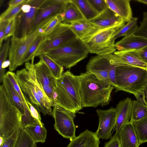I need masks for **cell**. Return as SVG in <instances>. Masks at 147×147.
<instances>
[{
	"mask_svg": "<svg viewBox=\"0 0 147 147\" xmlns=\"http://www.w3.org/2000/svg\"><path fill=\"white\" fill-rule=\"evenodd\" d=\"M46 35L42 33L40 34L35 39L21 59L19 66L22 65L24 63L27 62L35 57L36 52L38 48L45 39Z\"/></svg>",
	"mask_w": 147,
	"mask_h": 147,
	"instance_id": "29",
	"label": "cell"
},
{
	"mask_svg": "<svg viewBox=\"0 0 147 147\" xmlns=\"http://www.w3.org/2000/svg\"><path fill=\"white\" fill-rule=\"evenodd\" d=\"M78 76L82 108L103 107L109 104L114 86L89 72L81 73Z\"/></svg>",
	"mask_w": 147,
	"mask_h": 147,
	"instance_id": "1",
	"label": "cell"
},
{
	"mask_svg": "<svg viewBox=\"0 0 147 147\" xmlns=\"http://www.w3.org/2000/svg\"><path fill=\"white\" fill-rule=\"evenodd\" d=\"M114 54L129 65L137 66L147 70V64L144 62L141 58L139 51H117L114 52Z\"/></svg>",
	"mask_w": 147,
	"mask_h": 147,
	"instance_id": "24",
	"label": "cell"
},
{
	"mask_svg": "<svg viewBox=\"0 0 147 147\" xmlns=\"http://www.w3.org/2000/svg\"><path fill=\"white\" fill-rule=\"evenodd\" d=\"M31 6L28 3L23 5L22 8V11L24 13L29 12L31 9Z\"/></svg>",
	"mask_w": 147,
	"mask_h": 147,
	"instance_id": "49",
	"label": "cell"
},
{
	"mask_svg": "<svg viewBox=\"0 0 147 147\" xmlns=\"http://www.w3.org/2000/svg\"><path fill=\"white\" fill-rule=\"evenodd\" d=\"M61 21L62 18L60 15L55 16L44 29L42 33L46 35L51 31L59 23L61 22Z\"/></svg>",
	"mask_w": 147,
	"mask_h": 147,
	"instance_id": "42",
	"label": "cell"
},
{
	"mask_svg": "<svg viewBox=\"0 0 147 147\" xmlns=\"http://www.w3.org/2000/svg\"><path fill=\"white\" fill-rule=\"evenodd\" d=\"M3 85L13 103L23 115L24 114L26 108L23 102L10 81L5 75L3 81Z\"/></svg>",
	"mask_w": 147,
	"mask_h": 147,
	"instance_id": "26",
	"label": "cell"
},
{
	"mask_svg": "<svg viewBox=\"0 0 147 147\" xmlns=\"http://www.w3.org/2000/svg\"><path fill=\"white\" fill-rule=\"evenodd\" d=\"M40 86L51 101L52 106H53V96L55 87L48 86H41L40 85Z\"/></svg>",
	"mask_w": 147,
	"mask_h": 147,
	"instance_id": "45",
	"label": "cell"
},
{
	"mask_svg": "<svg viewBox=\"0 0 147 147\" xmlns=\"http://www.w3.org/2000/svg\"><path fill=\"white\" fill-rule=\"evenodd\" d=\"M94 9L99 14L109 8L105 0H88Z\"/></svg>",
	"mask_w": 147,
	"mask_h": 147,
	"instance_id": "38",
	"label": "cell"
},
{
	"mask_svg": "<svg viewBox=\"0 0 147 147\" xmlns=\"http://www.w3.org/2000/svg\"><path fill=\"white\" fill-rule=\"evenodd\" d=\"M5 75L10 80L15 90L22 100L26 108L25 113L30 112L26 102V100L28 99L24 94L21 89L16 74L14 72L9 71H7Z\"/></svg>",
	"mask_w": 147,
	"mask_h": 147,
	"instance_id": "35",
	"label": "cell"
},
{
	"mask_svg": "<svg viewBox=\"0 0 147 147\" xmlns=\"http://www.w3.org/2000/svg\"><path fill=\"white\" fill-rule=\"evenodd\" d=\"M127 64L114 54H110L92 57L87 64L86 71L95 76L99 79L117 87L115 71L118 66Z\"/></svg>",
	"mask_w": 147,
	"mask_h": 147,
	"instance_id": "6",
	"label": "cell"
},
{
	"mask_svg": "<svg viewBox=\"0 0 147 147\" xmlns=\"http://www.w3.org/2000/svg\"><path fill=\"white\" fill-rule=\"evenodd\" d=\"M48 24L39 27L24 38H19L13 36L10 39L9 52L10 71H14L19 66L22 57L37 37L42 33Z\"/></svg>",
	"mask_w": 147,
	"mask_h": 147,
	"instance_id": "9",
	"label": "cell"
},
{
	"mask_svg": "<svg viewBox=\"0 0 147 147\" xmlns=\"http://www.w3.org/2000/svg\"><path fill=\"white\" fill-rule=\"evenodd\" d=\"M34 57L31 59V63L29 61L25 63L26 69L28 75L34 84L35 89L40 99L42 104L47 110L48 115H52V104L42 87L38 82L36 77L34 61Z\"/></svg>",
	"mask_w": 147,
	"mask_h": 147,
	"instance_id": "20",
	"label": "cell"
},
{
	"mask_svg": "<svg viewBox=\"0 0 147 147\" xmlns=\"http://www.w3.org/2000/svg\"><path fill=\"white\" fill-rule=\"evenodd\" d=\"M37 80L40 85L55 87L57 79L53 75L50 69L41 59L34 65Z\"/></svg>",
	"mask_w": 147,
	"mask_h": 147,
	"instance_id": "23",
	"label": "cell"
},
{
	"mask_svg": "<svg viewBox=\"0 0 147 147\" xmlns=\"http://www.w3.org/2000/svg\"><path fill=\"white\" fill-rule=\"evenodd\" d=\"M143 16V19L140 23V25L134 34L147 38V12H144Z\"/></svg>",
	"mask_w": 147,
	"mask_h": 147,
	"instance_id": "37",
	"label": "cell"
},
{
	"mask_svg": "<svg viewBox=\"0 0 147 147\" xmlns=\"http://www.w3.org/2000/svg\"><path fill=\"white\" fill-rule=\"evenodd\" d=\"M76 6L85 19L90 20L99 14L94 9L88 0H71Z\"/></svg>",
	"mask_w": 147,
	"mask_h": 147,
	"instance_id": "28",
	"label": "cell"
},
{
	"mask_svg": "<svg viewBox=\"0 0 147 147\" xmlns=\"http://www.w3.org/2000/svg\"><path fill=\"white\" fill-rule=\"evenodd\" d=\"M88 21L100 30L123 26L125 25V22L123 19L109 8Z\"/></svg>",
	"mask_w": 147,
	"mask_h": 147,
	"instance_id": "15",
	"label": "cell"
},
{
	"mask_svg": "<svg viewBox=\"0 0 147 147\" xmlns=\"http://www.w3.org/2000/svg\"><path fill=\"white\" fill-rule=\"evenodd\" d=\"M115 92L122 90L136 97L147 86V70L134 66L121 65L115 71Z\"/></svg>",
	"mask_w": 147,
	"mask_h": 147,
	"instance_id": "3",
	"label": "cell"
},
{
	"mask_svg": "<svg viewBox=\"0 0 147 147\" xmlns=\"http://www.w3.org/2000/svg\"><path fill=\"white\" fill-rule=\"evenodd\" d=\"M52 115L55 120L54 128L65 138L71 140L76 136L74 122L75 114L67 111L57 105L53 107Z\"/></svg>",
	"mask_w": 147,
	"mask_h": 147,
	"instance_id": "11",
	"label": "cell"
},
{
	"mask_svg": "<svg viewBox=\"0 0 147 147\" xmlns=\"http://www.w3.org/2000/svg\"><path fill=\"white\" fill-rule=\"evenodd\" d=\"M10 42V39L9 38L0 47V67L3 63L6 60L8 56H9Z\"/></svg>",
	"mask_w": 147,
	"mask_h": 147,
	"instance_id": "39",
	"label": "cell"
},
{
	"mask_svg": "<svg viewBox=\"0 0 147 147\" xmlns=\"http://www.w3.org/2000/svg\"><path fill=\"white\" fill-rule=\"evenodd\" d=\"M118 135L120 147H138L140 145L134 128L130 122L121 127Z\"/></svg>",
	"mask_w": 147,
	"mask_h": 147,
	"instance_id": "19",
	"label": "cell"
},
{
	"mask_svg": "<svg viewBox=\"0 0 147 147\" xmlns=\"http://www.w3.org/2000/svg\"><path fill=\"white\" fill-rule=\"evenodd\" d=\"M46 0H29L30 11L23 13L22 10L16 17V27L13 36L24 38L32 33V29L36 13Z\"/></svg>",
	"mask_w": 147,
	"mask_h": 147,
	"instance_id": "12",
	"label": "cell"
},
{
	"mask_svg": "<svg viewBox=\"0 0 147 147\" xmlns=\"http://www.w3.org/2000/svg\"><path fill=\"white\" fill-rule=\"evenodd\" d=\"M130 122L134 128L140 145L147 142V117L139 121Z\"/></svg>",
	"mask_w": 147,
	"mask_h": 147,
	"instance_id": "33",
	"label": "cell"
},
{
	"mask_svg": "<svg viewBox=\"0 0 147 147\" xmlns=\"http://www.w3.org/2000/svg\"><path fill=\"white\" fill-rule=\"evenodd\" d=\"M22 129H17L10 137L4 142L1 147H14Z\"/></svg>",
	"mask_w": 147,
	"mask_h": 147,
	"instance_id": "41",
	"label": "cell"
},
{
	"mask_svg": "<svg viewBox=\"0 0 147 147\" xmlns=\"http://www.w3.org/2000/svg\"><path fill=\"white\" fill-rule=\"evenodd\" d=\"M136 1L139 2L147 5V0H136Z\"/></svg>",
	"mask_w": 147,
	"mask_h": 147,
	"instance_id": "51",
	"label": "cell"
},
{
	"mask_svg": "<svg viewBox=\"0 0 147 147\" xmlns=\"http://www.w3.org/2000/svg\"><path fill=\"white\" fill-rule=\"evenodd\" d=\"M123 26H118L100 30L90 38L83 42L91 53L102 56L112 54L116 50L112 39Z\"/></svg>",
	"mask_w": 147,
	"mask_h": 147,
	"instance_id": "7",
	"label": "cell"
},
{
	"mask_svg": "<svg viewBox=\"0 0 147 147\" xmlns=\"http://www.w3.org/2000/svg\"><path fill=\"white\" fill-rule=\"evenodd\" d=\"M53 103L75 114L82 109L78 76L67 70L57 79Z\"/></svg>",
	"mask_w": 147,
	"mask_h": 147,
	"instance_id": "2",
	"label": "cell"
},
{
	"mask_svg": "<svg viewBox=\"0 0 147 147\" xmlns=\"http://www.w3.org/2000/svg\"><path fill=\"white\" fill-rule=\"evenodd\" d=\"M99 139L96 132L86 129L72 139L67 147H99Z\"/></svg>",
	"mask_w": 147,
	"mask_h": 147,
	"instance_id": "21",
	"label": "cell"
},
{
	"mask_svg": "<svg viewBox=\"0 0 147 147\" xmlns=\"http://www.w3.org/2000/svg\"><path fill=\"white\" fill-rule=\"evenodd\" d=\"M96 112L99 119L98 127L96 131L98 137L102 139H111L116 122L115 109L111 107L106 110L97 109Z\"/></svg>",
	"mask_w": 147,
	"mask_h": 147,
	"instance_id": "14",
	"label": "cell"
},
{
	"mask_svg": "<svg viewBox=\"0 0 147 147\" xmlns=\"http://www.w3.org/2000/svg\"><path fill=\"white\" fill-rule=\"evenodd\" d=\"M9 21L0 23V47L1 46L3 41L4 40L5 28Z\"/></svg>",
	"mask_w": 147,
	"mask_h": 147,
	"instance_id": "46",
	"label": "cell"
},
{
	"mask_svg": "<svg viewBox=\"0 0 147 147\" xmlns=\"http://www.w3.org/2000/svg\"><path fill=\"white\" fill-rule=\"evenodd\" d=\"M118 51H139L147 46V38L132 34L115 44Z\"/></svg>",
	"mask_w": 147,
	"mask_h": 147,
	"instance_id": "17",
	"label": "cell"
},
{
	"mask_svg": "<svg viewBox=\"0 0 147 147\" xmlns=\"http://www.w3.org/2000/svg\"><path fill=\"white\" fill-rule=\"evenodd\" d=\"M26 102L29 108L32 116L36 119L41 125H44V124L42 122L41 118L39 112L30 102L28 99L26 100Z\"/></svg>",
	"mask_w": 147,
	"mask_h": 147,
	"instance_id": "43",
	"label": "cell"
},
{
	"mask_svg": "<svg viewBox=\"0 0 147 147\" xmlns=\"http://www.w3.org/2000/svg\"><path fill=\"white\" fill-rule=\"evenodd\" d=\"M76 38V35L70 28L69 24L61 22L46 34V38L37 49L35 56L45 54Z\"/></svg>",
	"mask_w": 147,
	"mask_h": 147,
	"instance_id": "8",
	"label": "cell"
},
{
	"mask_svg": "<svg viewBox=\"0 0 147 147\" xmlns=\"http://www.w3.org/2000/svg\"><path fill=\"white\" fill-rule=\"evenodd\" d=\"M138 20L137 18L133 17L125 25L117 32L112 39L113 42L114 43L115 40L119 37L134 34L138 28L137 24Z\"/></svg>",
	"mask_w": 147,
	"mask_h": 147,
	"instance_id": "31",
	"label": "cell"
},
{
	"mask_svg": "<svg viewBox=\"0 0 147 147\" xmlns=\"http://www.w3.org/2000/svg\"><path fill=\"white\" fill-rule=\"evenodd\" d=\"M104 147H120V140L118 134H115L109 141L105 143Z\"/></svg>",
	"mask_w": 147,
	"mask_h": 147,
	"instance_id": "44",
	"label": "cell"
},
{
	"mask_svg": "<svg viewBox=\"0 0 147 147\" xmlns=\"http://www.w3.org/2000/svg\"><path fill=\"white\" fill-rule=\"evenodd\" d=\"M144 98L147 106V86L143 90Z\"/></svg>",
	"mask_w": 147,
	"mask_h": 147,
	"instance_id": "50",
	"label": "cell"
},
{
	"mask_svg": "<svg viewBox=\"0 0 147 147\" xmlns=\"http://www.w3.org/2000/svg\"><path fill=\"white\" fill-rule=\"evenodd\" d=\"M133 100L127 97L120 101L115 108L116 120L115 127L112 131L118 134L121 127L125 123L129 122L131 119Z\"/></svg>",
	"mask_w": 147,
	"mask_h": 147,
	"instance_id": "16",
	"label": "cell"
},
{
	"mask_svg": "<svg viewBox=\"0 0 147 147\" xmlns=\"http://www.w3.org/2000/svg\"><path fill=\"white\" fill-rule=\"evenodd\" d=\"M14 147H37L36 143L25 129H22Z\"/></svg>",
	"mask_w": 147,
	"mask_h": 147,
	"instance_id": "34",
	"label": "cell"
},
{
	"mask_svg": "<svg viewBox=\"0 0 147 147\" xmlns=\"http://www.w3.org/2000/svg\"><path fill=\"white\" fill-rule=\"evenodd\" d=\"M36 143H44L46 139L47 131L44 125L38 122L25 128Z\"/></svg>",
	"mask_w": 147,
	"mask_h": 147,
	"instance_id": "27",
	"label": "cell"
},
{
	"mask_svg": "<svg viewBox=\"0 0 147 147\" xmlns=\"http://www.w3.org/2000/svg\"><path fill=\"white\" fill-rule=\"evenodd\" d=\"M89 53L83 42L76 38L45 54L60 65L70 69L86 57Z\"/></svg>",
	"mask_w": 147,
	"mask_h": 147,
	"instance_id": "5",
	"label": "cell"
},
{
	"mask_svg": "<svg viewBox=\"0 0 147 147\" xmlns=\"http://www.w3.org/2000/svg\"><path fill=\"white\" fill-rule=\"evenodd\" d=\"M16 17L9 20L5 29L4 40L14 35L16 30Z\"/></svg>",
	"mask_w": 147,
	"mask_h": 147,
	"instance_id": "40",
	"label": "cell"
},
{
	"mask_svg": "<svg viewBox=\"0 0 147 147\" xmlns=\"http://www.w3.org/2000/svg\"><path fill=\"white\" fill-rule=\"evenodd\" d=\"M16 75L22 92L27 95L31 102L39 112H41L44 115H48L36 92L34 83L29 77L26 69L24 68L17 71Z\"/></svg>",
	"mask_w": 147,
	"mask_h": 147,
	"instance_id": "13",
	"label": "cell"
},
{
	"mask_svg": "<svg viewBox=\"0 0 147 147\" xmlns=\"http://www.w3.org/2000/svg\"><path fill=\"white\" fill-rule=\"evenodd\" d=\"M147 117V106L141 102L133 100L129 122L140 120Z\"/></svg>",
	"mask_w": 147,
	"mask_h": 147,
	"instance_id": "30",
	"label": "cell"
},
{
	"mask_svg": "<svg viewBox=\"0 0 147 147\" xmlns=\"http://www.w3.org/2000/svg\"><path fill=\"white\" fill-rule=\"evenodd\" d=\"M60 16L62 18L61 22L67 24L85 19L78 8L71 0H68L64 11Z\"/></svg>",
	"mask_w": 147,
	"mask_h": 147,
	"instance_id": "25",
	"label": "cell"
},
{
	"mask_svg": "<svg viewBox=\"0 0 147 147\" xmlns=\"http://www.w3.org/2000/svg\"><path fill=\"white\" fill-rule=\"evenodd\" d=\"M139 52L142 61L147 64V46L139 51Z\"/></svg>",
	"mask_w": 147,
	"mask_h": 147,
	"instance_id": "47",
	"label": "cell"
},
{
	"mask_svg": "<svg viewBox=\"0 0 147 147\" xmlns=\"http://www.w3.org/2000/svg\"><path fill=\"white\" fill-rule=\"evenodd\" d=\"M23 114L14 105L3 85L0 86V137L5 141L21 128Z\"/></svg>",
	"mask_w": 147,
	"mask_h": 147,
	"instance_id": "4",
	"label": "cell"
},
{
	"mask_svg": "<svg viewBox=\"0 0 147 147\" xmlns=\"http://www.w3.org/2000/svg\"><path fill=\"white\" fill-rule=\"evenodd\" d=\"M48 67L54 77L57 79H60L61 77L63 70V67L56 62L45 54L39 56Z\"/></svg>",
	"mask_w": 147,
	"mask_h": 147,
	"instance_id": "32",
	"label": "cell"
},
{
	"mask_svg": "<svg viewBox=\"0 0 147 147\" xmlns=\"http://www.w3.org/2000/svg\"><path fill=\"white\" fill-rule=\"evenodd\" d=\"M25 0H11L8 3L9 6L13 7L24 2Z\"/></svg>",
	"mask_w": 147,
	"mask_h": 147,
	"instance_id": "48",
	"label": "cell"
},
{
	"mask_svg": "<svg viewBox=\"0 0 147 147\" xmlns=\"http://www.w3.org/2000/svg\"><path fill=\"white\" fill-rule=\"evenodd\" d=\"M109 8L128 22L133 18L130 0H105Z\"/></svg>",
	"mask_w": 147,
	"mask_h": 147,
	"instance_id": "22",
	"label": "cell"
},
{
	"mask_svg": "<svg viewBox=\"0 0 147 147\" xmlns=\"http://www.w3.org/2000/svg\"><path fill=\"white\" fill-rule=\"evenodd\" d=\"M70 27L77 37L83 42L92 36L100 30L86 19L69 24Z\"/></svg>",
	"mask_w": 147,
	"mask_h": 147,
	"instance_id": "18",
	"label": "cell"
},
{
	"mask_svg": "<svg viewBox=\"0 0 147 147\" xmlns=\"http://www.w3.org/2000/svg\"><path fill=\"white\" fill-rule=\"evenodd\" d=\"M68 0H46L38 10L34 21L32 33L37 28L49 23L56 16L64 12Z\"/></svg>",
	"mask_w": 147,
	"mask_h": 147,
	"instance_id": "10",
	"label": "cell"
},
{
	"mask_svg": "<svg viewBox=\"0 0 147 147\" xmlns=\"http://www.w3.org/2000/svg\"><path fill=\"white\" fill-rule=\"evenodd\" d=\"M29 0H25L22 3L13 7L9 6L7 9L3 12L0 17V23L7 21L16 17L22 10L23 5L27 4Z\"/></svg>",
	"mask_w": 147,
	"mask_h": 147,
	"instance_id": "36",
	"label": "cell"
}]
</instances>
